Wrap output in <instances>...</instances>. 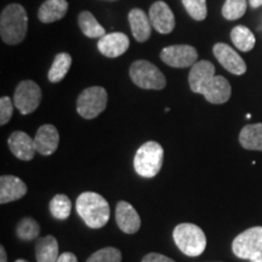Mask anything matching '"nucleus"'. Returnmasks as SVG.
Listing matches in <instances>:
<instances>
[{"instance_id": "4", "label": "nucleus", "mask_w": 262, "mask_h": 262, "mask_svg": "<svg viewBox=\"0 0 262 262\" xmlns=\"http://www.w3.org/2000/svg\"><path fill=\"white\" fill-rule=\"evenodd\" d=\"M173 241L187 256H199L206 248V237L203 229L194 224H180L173 229Z\"/></svg>"}, {"instance_id": "32", "label": "nucleus", "mask_w": 262, "mask_h": 262, "mask_svg": "<svg viewBox=\"0 0 262 262\" xmlns=\"http://www.w3.org/2000/svg\"><path fill=\"white\" fill-rule=\"evenodd\" d=\"M57 262H78L77 256L73 253H62L58 257Z\"/></svg>"}, {"instance_id": "33", "label": "nucleus", "mask_w": 262, "mask_h": 262, "mask_svg": "<svg viewBox=\"0 0 262 262\" xmlns=\"http://www.w3.org/2000/svg\"><path fill=\"white\" fill-rule=\"evenodd\" d=\"M0 262H8V256H6V251H5V248L0 247Z\"/></svg>"}, {"instance_id": "9", "label": "nucleus", "mask_w": 262, "mask_h": 262, "mask_svg": "<svg viewBox=\"0 0 262 262\" xmlns=\"http://www.w3.org/2000/svg\"><path fill=\"white\" fill-rule=\"evenodd\" d=\"M41 89L33 80H24L17 85L14 95V104L19 113L27 116L34 112L41 102Z\"/></svg>"}, {"instance_id": "34", "label": "nucleus", "mask_w": 262, "mask_h": 262, "mask_svg": "<svg viewBox=\"0 0 262 262\" xmlns=\"http://www.w3.org/2000/svg\"><path fill=\"white\" fill-rule=\"evenodd\" d=\"M249 4L253 9H257L262 6V0H249Z\"/></svg>"}, {"instance_id": "18", "label": "nucleus", "mask_w": 262, "mask_h": 262, "mask_svg": "<svg viewBox=\"0 0 262 262\" xmlns=\"http://www.w3.org/2000/svg\"><path fill=\"white\" fill-rule=\"evenodd\" d=\"M129 24L133 32L134 38L139 42H143L148 40L152 33L150 28V19L147 17L145 11L141 9H133L129 12Z\"/></svg>"}, {"instance_id": "15", "label": "nucleus", "mask_w": 262, "mask_h": 262, "mask_svg": "<svg viewBox=\"0 0 262 262\" xmlns=\"http://www.w3.org/2000/svg\"><path fill=\"white\" fill-rule=\"evenodd\" d=\"M116 221L124 233L134 234L141 227V219L133 205L127 202H119L116 208Z\"/></svg>"}, {"instance_id": "25", "label": "nucleus", "mask_w": 262, "mask_h": 262, "mask_svg": "<svg viewBox=\"0 0 262 262\" xmlns=\"http://www.w3.org/2000/svg\"><path fill=\"white\" fill-rule=\"evenodd\" d=\"M72 203L66 194H56L50 202V212L57 220H66L71 215Z\"/></svg>"}, {"instance_id": "27", "label": "nucleus", "mask_w": 262, "mask_h": 262, "mask_svg": "<svg viewBox=\"0 0 262 262\" xmlns=\"http://www.w3.org/2000/svg\"><path fill=\"white\" fill-rule=\"evenodd\" d=\"M247 8V0H226L222 6V16L228 21H234L244 16Z\"/></svg>"}, {"instance_id": "19", "label": "nucleus", "mask_w": 262, "mask_h": 262, "mask_svg": "<svg viewBox=\"0 0 262 262\" xmlns=\"http://www.w3.org/2000/svg\"><path fill=\"white\" fill-rule=\"evenodd\" d=\"M68 3L66 0H47L38 11V18L42 24H51L63 18L67 14Z\"/></svg>"}, {"instance_id": "6", "label": "nucleus", "mask_w": 262, "mask_h": 262, "mask_svg": "<svg viewBox=\"0 0 262 262\" xmlns=\"http://www.w3.org/2000/svg\"><path fill=\"white\" fill-rule=\"evenodd\" d=\"M130 77L134 84L146 90H163L166 85L164 74L156 64L148 61H135L130 67Z\"/></svg>"}, {"instance_id": "12", "label": "nucleus", "mask_w": 262, "mask_h": 262, "mask_svg": "<svg viewBox=\"0 0 262 262\" xmlns=\"http://www.w3.org/2000/svg\"><path fill=\"white\" fill-rule=\"evenodd\" d=\"M152 27L160 34H169L175 28V16L165 2H156L149 9Z\"/></svg>"}, {"instance_id": "2", "label": "nucleus", "mask_w": 262, "mask_h": 262, "mask_svg": "<svg viewBox=\"0 0 262 262\" xmlns=\"http://www.w3.org/2000/svg\"><path fill=\"white\" fill-rule=\"evenodd\" d=\"M75 209L90 228H102L110 220V205L106 199L98 193H81L75 203Z\"/></svg>"}, {"instance_id": "14", "label": "nucleus", "mask_w": 262, "mask_h": 262, "mask_svg": "<svg viewBox=\"0 0 262 262\" xmlns=\"http://www.w3.org/2000/svg\"><path fill=\"white\" fill-rule=\"evenodd\" d=\"M8 145L12 155L16 158L25 160V162L32 160L34 158L35 152H37L34 140L28 134L24 133V131H15V133H12L8 140Z\"/></svg>"}, {"instance_id": "30", "label": "nucleus", "mask_w": 262, "mask_h": 262, "mask_svg": "<svg viewBox=\"0 0 262 262\" xmlns=\"http://www.w3.org/2000/svg\"><path fill=\"white\" fill-rule=\"evenodd\" d=\"M14 102L8 96L0 98V125H5L11 119L12 112H14Z\"/></svg>"}, {"instance_id": "23", "label": "nucleus", "mask_w": 262, "mask_h": 262, "mask_svg": "<svg viewBox=\"0 0 262 262\" xmlns=\"http://www.w3.org/2000/svg\"><path fill=\"white\" fill-rule=\"evenodd\" d=\"M231 39L234 47L243 52L253 50L255 47V41H256L253 32L249 28L244 27V26H237V27L232 29Z\"/></svg>"}, {"instance_id": "20", "label": "nucleus", "mask_w": 262, "mask_h": 262, "mask_svg": "<svg viewBox=\"0 0 262 262\" xmlns=\"http://www.w3.org/2000/svg\"><path fill=\"white\" fill-rule=\"evenodd\" d=\"M35 256L38 262H57L60 257L57 239L54 235L39 238L35 243Z\"/></svg>"}, {"instance_id": "11", "label": "nucleus", "mask_w": 262, "mask_h": 262, "mask_svg": "<svg viewBox=\"0 0 262 262\" xmlns=\"http://www.w3.org/2000/svg\"><path fill=\"white\" fill-rule=\"evenodd\" d=\"M215 57L220 62L222 67L227 70L229 73L235 75H242L247 72V63L238 55V52L232 49L229 45L224 42H217L212 48Z\"/></svg>"}, {"instance_id": "21", "label": "nucleus", "mask_w": 262, "mask_h": 262, "mask_svg": "<svg viewBox=\"0 0 262 262\" xmlns=\"http://www.w3.org/2000/svg\"><path fill=\"white\" fill-rule=\"evenodd\" d=\"M239 142L249 150H262V123L249 124L239 134Z\"/></svg>"}, {"instance_id": "24", "label": "nucleus", "mask_w": 262, "mask_h": 262, "mask_svg": "<svg viewBox=\"0 0 262 262\" xmlns=\"http://www.w3.org/2000/svg\"><path fill=\"white\" fill-rule=\"evenodd\" d=\"M72 66V57L67 52H61L55 57L50 71H49L48 78L51 83H58L66 77Z\"/></svg>"}, {"instance_id": "16", "label": "nucleus", "mask_w": 262, "mask_h": 262, "mask_svg": "<svg viewBox=\"0 0 262 262\" xmlns=\"http://www.w3.org/2000/svg\"><path fill=\"white\" fill-rule=\"evenodd\" d=\"M58 142H60L58 131L51 124L41 125L34 137L35 149L41 156H51L52 153L56 152Z\"/></svg>"}, {"instance_id": "35", "label": "nucleus", "mask_w": 262, "mask_h": 262, "mask_svg": "<svg viewBox=\"0 0 262 262\" xmlns=\"http://www.w3.org/2000/svg\"><path fill=\"white\" fill-rule=\"evenodd\" d=\"M251 262H262V253L258 254L257 256H255L253 260H251Z\"/></svg>"}, {"instance_id": "26", "label": "nucleus", "mask_w": 262, "mask_h": 262, "mask_svg": "<svg viewBox=\"0 0 262 262\" xmlns=\"http://www.w3.org/2000/svg\"><path fill=\"white\" fill-rule=\"evenodd\" d=\"M39 233H40V226L31 217L22 219L16 227V234L22 241H33L38 238Z\"/></svg>"}, {"instance_id": "3", "label": "nucleus", "mask_w": 262, "mask_h": 262, "mask_svg": "<svg viewBox=\"0 0 262 262\" xmlns=\"http://www.w3.org/2000/svg\"><path fill=\"white\" fill-rule=\"evenodd\" d=\"M28 28V17L25 8L19 4H10L0 16V35L3 41L16 45L26 38Z\"/></svg>"}, {"instance_id": "28", "label": "nucleus", "mask_w": 262, "mask_h": 262, "mask_svg": "<svg viewBox=\"0 0 262 262\" xmlns=\"http://www.w3.org/2000/svg\"><path fill=\"white\" fill-rule=\"evenodd\" d=\"M187 14L195 21H203L208 15L206 0H181Z\"/></svg>"}, {"instance_id": "36", "label": "nucleus", "mask_w": 262, "mask_h": 262, "mask_svg": "<svg viewBox=\"0 0 262 262\" xmlns=\"http://www.w3.org/2000/svg\"><path fill=\"white\" fill-rule=\"evenodd\" d=\"M16 262H28V261H26V260H22V258H19V260H17Z\"/></svg>"}, {"instance_id": "10", "label": "nucleus", "mask_w": 262, "mask_h": 262, "mask_svg": "<svg viewBox=\"0 0 262 262\" xmlns=\"http://www.w3.org/2000/svg\"><path fill=\"white\" fill-rule=\"evenodd\" d=\"M160 58L170 67L186 68L196 63L198 52L191 45H171L163 49Z\"/></svg>"}, {"instance_id": "17", "label": "nucleus", "mask_w": 262, "mask_h": 262, "mask_svg": "<svg viewBox=\"0 0 262 262\" xmlns=\"http://www.w3.org/2000/svg\"><path fill=\"white\" fill-rule=\"evenodd\" d=\"M27 193V186L17 176L3 175L0 178V204L21 199Z\"/></svg>"}, {"instance_id": "22", "label": "nucleus", "mask_w": 262, "mask_h": 262, "mask_svg": "<svg viewBox=\"0 0 262 262\" xmlns=\"http://www.w3.org/2000/svg\"><path fill=\"white\" fill-rule=\"evenodd\" d=\"M78 24H79L80 31L88 38H102L103 35H106L104 28L98 24L97 19L89 11L80 12L79 17H78Z\"/></svg>"}, {"instance_id": "8", "label": "nucleus", "mask_w": 262, "mask_h": 262, "mask_svg": "<svg viewBox=\"0 0 262 262\" xmlns=\"http://www.w3.org/2000/svg\"><path fill=\"white\" fill-rule=\"evenodd\" d=\"M232 251L243 260H253L262 253V226L251 227L242 232L232 243Z\"/></svg>"}, {"instance_id": "13", "label": "nucleus", "mask_w": 262, "mask_h": 262, "mask_svg": "<svg viewBox=\"0 0 262 262\" xmlns=\"http://www.w3.org/2000/svg\"><path fill=\"white\" fill-rule=\"evenodd\" d=\"M130 41L126 34L120 32L110 33V34L103 35L100 38L97 42L98 51L103 55V56L110 58H116L122 56L127 49H129Z\"/></svg>"}, {"instance_id": "29", "label": "nucleus", "mask_w": 262, "mask_h": 262, "mask_svg": "<svg viewBox=\"0 0 262 262\" xmlns=\"http://www.w3.org/2000/svg\"><path fill=\"white\" fill-rule=\"evenodd\" d=\"M86 262H122V253L117 248H103L91 255Z\"/></svg>"}, {"instance_id": "5", "label": "nucleus", "mask_w": 262, "mask_h": 262, "mask_svg": "<svg viewBox=\"0 0 262 262\" xmlns=\"http://www.w3.org/2000/svg\"><path fill=\"white\" fill-rule=\"evenodd\" d=\"M163 147L156 141H148L137 149L134 158V168L140 176L146 179L155 178L163 165Z\"/></svg>"}, {"instance_id": "1", "label": "nucleus", "mask_w": 262, "mask_h": 262, "mask_svg": "<svg viewBox=\"0 0 262 262\" xmlns=\"http://www.w3.org/2000/svg\"><path fill=\"white\" fill-rule=\"evenodd\" d=\"M188 83L193 93L202 94L212 104H222L231 97V84L225 77L215 74V66L210 61L202 60L193 64Z\"/></svg>"}, {"instance_id": "31", "label": "nucleus", "mask_w": 262, "mask_h": 262, "mask_svg": "<svg viewBox=\"0 0 262 262\" xmlns=\"http://www.w3.org/2000/svg\"><path fill=\"white\" fill-rule=\"evenodd\" d=\"M141 262H175V261L171 260V258L168 256H165V255H162L158 253H149L142 258V261Z\"/></svg>"}, {"instance_id": "7", "label": "nucleus", "mask_w": 262, "mask_h": 262, "mask_svg": "<svg viewBox=\"0 0 262 262\" xmlns=\"http://www.w3.org/2000/svg\"><path fill=\"white\" fill-rule=\"evenodd\" d=\"M108 95L102 86H91L79 95L77 111L84 119H95L106 110Z\"/></svg>"}]
</instances>
